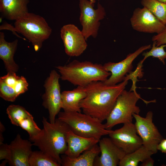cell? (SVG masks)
<instances>
[{"label":"cell","instance_id":"obj_22","mask_svg":"<svg viewBox=\"0 0 166 166\" xmlns=\"http://www.w3.org/2000/svg\"><path fill=\"white\" fill-rule=\"evenodd\" d=\"M30 166H60L56 160L48 154L40 150L32 152L30 156Z\"/></svg>","mask_w":166,"mask_h":166},{"label":"cell","instance_id":"obj_4","mask_svg":"<svg viewBox=\"0 0 166 166\" xmlns=\"http://www.w3.org/2000/svg\"><path fill=\"white\" fill-rule=\"evenodd\" d=\"M58 118L66 123L75 134L86 138H93L99 140L108 135L112 130L105 128L101 121L86 114L78 112H60Z\"/></svg>","mask_w":166,"mask_h":166},{"label":"cell","instance_id":"obj_36","mask_svg":"<svg viewBox=\"0 0 166 166\" xmlns=\"http://www.w3.org/2000/svg\"><path fill=\"white\" fill-rule=\"evenodd\" d=\"M93 3H94L96 2L95 0H90L89 1Z\"/></svg>","mask_w":166,"mask_h":166},{"label":"cell","instance_id":"obj_23","mask_svg":"<svg viewBox=\"0 0 166 166\" xmlns=\"http://www.w3.org/2000/svg\"><path fill=\"white\" fill-rule=\"evenodd\" d=\"M141 4L166 25V2L156 0H141Z\"/></svg>","mask_w":166,"mask_h":166},{"label":"cell","instance_id":"obj_25","mask_svg":"<svg viewBox=\"0 0 166 166\" xmlns=\"http://www.w3.org/2000/svg\"><path fill=\"white\" fill-rule=\"evenodd\" d=\"M19 126L26 131L29 135V140L31 142L40 134L42 129L37 125L31 114L22 120Z\"/></svg>","mask_w":166,"mask_h":166},{"label":"cell","instance_id":"obj_20","mask_svg":"<svg viewBox=\"0 0 166 166\" xmlns=\"http://www.w3.org/2000/svg\"><path fill=\"white\" fill-rule=\"evenodd\" d=\"M100 153L99 146L97 144L75 158H70L64 154L61 156V165L93 166L95 159Z\"/></svg>","mask_w":166,"mask_h":166},{"label":"cell","instance_id":"obj_9","mask_svg":"<svg viewBox=\"0 0 166 166\" xmlns=\"http://www.w3.org/2000/svg\"><path fill=\"white\" fill-rule=\"evenodd\" d=\"M133 117L137 133L143 145L154 154L156 153L157 145L163 138L153 122L152 112L148 111L145 117L135 113L133 114Z\"/></svg>","mask_w":166,"mask_h":166},{"label":"cell","instance_id":"obj_15","mask_svg":"<svg viewBox=\"0 0 166 166\" xmlns=\"http://www.w3.org/2000/svg\"><path fill=\"white\" fill-rule=\"evenodd\" d=\"M29 140L23 139L18 134L9 145L11 155L8 163L11 166H30L29 159L33 145Z\"/></svg>","mask_w":166,"mask_h":166},{"label":"cell","instance_id":"obj_2","mask_svg":"<svg viewBox=\"0 0 166 166\" xmlns=\"http://www.w3.org/2000/svg\"><path fill=\"white\" fill-rule=\"evenodd\" d=\"M42 123L43 128L41 133L31 142L33 145L51 156L61 165L60 155L64 154L67 149V134L69 128L58 118L52 124L43 117Z\"/></svg>","mask_w":166,"mask_h":166},{"label":"cell","instance_id":"obj_18","mask_svg":"<svg viewBox=\"0 0 166 166\" xmlns=\"http://www.w3.org/2000/svg\"><path fill=\"white\" fill-rule=\"evenodd\" d=\"M18 42L17 39L11 42H7L4 33L0 32V58L3 61L7 73H16L19 69L14 58Z\"/></svg>","mask_w":166,"mask_h":166},{"label":"cell","instance_id":"obj_16","mask_svg":"<svg viewBox=\"0 0 166 166\" xmlns=\"http://www.w3.org/2000/svg\"><path fill=\"white\" fill-rule=\"evenodd\" d=\"M99 141L95 138L78 135L70 129L67 134V148L64 154L70 158L76 157L97 144Z\"/></svg>","mask_w":166,"mask_h":166},{"label":"cell","instance_id":"obj_3","mask_svg":"<svg viewBox=\"0 0 166 166\" xmlns=\"http://www.w3.org/2000/svg\"><path fill=\"white\" fill-rule=\"evenodd\" d=\"M56 67L62 80L77 86L85 87L93 82L104 81L111 75L103 65L87 61L74 60L66 65Z\"/></svg>","mask_w":166,"mask_h":166},{"label":"cell","instance_id":"obj_30","mask_svg":"<svg viewBox=\"0 0 166 166\" xmlns=\"http://www.w3.org/2000/svg\"><path fill=\"white\" fill-rule=\"evenodd\" d=\"M10 155L9 145L3 143L0 144V160H6L8 162L10 157Z\"/></svg>","mask_w":166,"mask_h":166},{"label":"cell","instance_id":"obj_24","mask_svg":"<svg viewBox=\"0 0 166 166\" xmlns=\"http://www.w3.org/2000/svg\"><path fill=\"white\" fill-rule=\"evenodd\" d=\"M6 111L11 123L17 126L22 120L31 114L24 107L19 105H9Z\"/></svg>","mask_w":166,"mask_h":166},{"label":"cell","instance_id":"obj_29","mask_svg":"<svg viewBox=\"0 0 166 166\" xmlns=\"http://www.w3.org/2000/svg\"><path fill=\"white\" fill-rule=\"evenodd\" d=\"M19 77L16 75V73L8 72L6 75L1 77L0 79L3 80L8 85L14 88Z\"/></svg>","mask_w":166,"mask_h":166},{"label":"cell","instance_id":"obj_34","mask_svg":"<svg viewBox=\"0 0 166 166\" xmlns=\"http://www.w3.org/2000/svg\"><path fill=\"white\" fill-rule=\"evenodd\" d=\"M154 162V160L151 158L149 157L142 162L140 166H153Z\"/></svg>","mask_w":166,"mask_h":166},{"label":"cell","instance_id":"obj_13","mask_svg":"<svg viewBox=\"0 0 166 166\" xmlns=\"http://www.w3.org/2000/svg\"><path fill=\"white\" fill-rule=\"evenodd\" d=\"M130 21L133 29L146 33L159 34L166 26L145 7L136 8L133 12Z\"/></svg>","mask_w":166,"mask_h":166},{"label":"cell","instance_id":"obj_35","mask_svg":"<svg viewBox=\"0 0 166 166\" xmlns=\"http://www.w3.org/2000/svg\"><path fill=\"white\" fill-rule=\"evenodd\" d=\"M161 2H166V0H156Z\"/></svg>","mask_w":166,"mask_h":166},{"label":"cell","instance_id":"obj_33","mask_svg":"<svg viewBox=\"0 0 166 166\" xmlns=\"http://www.w3.org/2000/svg\"><path fill=\"white\" fill-rule=\"evenodd\" d=\"M157 150L166 153V139H163L157 145Z\"/></svg>","mask_w":166,"mask_h":166},{"label":"cell","instance_id":"obj_6","mask_svg":"<svg viewBox=\"0 0 166 166\" xmlns=\"http://www.w3.org/2000/svg\"><path fill=\"white\" fill-rule=\"evenodd\" d=\"M140 98V95L136 91L135 87L133 86L132 90L124 89L118 97L106 120L105 124V128L111 130L117 124L132 122L133 114H139L140 111L139 107L136 105Z\"/></svg>","mask_w":166,"mask_h":166},{"label":"cell","instance_id":"obj_11","mask_svg":"<svg viewBox=\"0 0 166 166\" xmlns=\"http://www.w3.org/2000/svg\"><path fill=\"white\" fill-rule=\"evenodd\" d=\"M108 135L113 142L126 154L133 152L143 145L135 125L132 122L124 124L121 128L111 130Z\"/></svg>","mask_w":166,"mask_h":166},{"label":"cell","instance_id":"obj_21","mask_svg":"<svg viewBox=\"0 0 166 166\" xmlns=\"http://www.w3.org/2000/svg\"><path fill=\"white\" fill-rule=\"evenodd\" d=\"M154 153L143 145L130 153L126 154L119 163V166H137Z\"/></svg>","mask_w":166,"mask_h":166},{"label":"cell","instance_id":"obj_26","mask_svg":"<svg viewBox=\"0 0 166 166\" xmlns=\"http://www.w3.org/2000/svg\"><path fill=\"white\" fill-rule=\"evenodd\" d=\"M165 47H166V44L157 46L156 45V42L153 41L152 47L150 50L143 53L142 55L144 56V57L140 63L142 64L148 57H152L158 58L164 65H165L164 60L166 59V51L164 50V48Z\"/></svg>","mask_w":166,"mask_h":166},{"label":"cell","instance_id":"obj_32","mask_svg":"<svg viewBox=\"0 0 166 166\" xmlns=\"http://www.w3.org/2000/svg\"><path fill=\"white\" fill-rule=\"evenodd\" d=\"M8 30L11 31L15 35L17 36L18 37L22 38L23 39L22 37L19 36L16 32H17V30L15 27L13 26L10 24H9L7 22H6L0 26V30Z\"/></svg>","mask_w":166,"mask_h":166},{"label":"cell","instance_id":"obj_12","mask_svg":"<svg viewBox=\"0 0 166 166\" xmlns=\"http://www.w3.org/2000/svg\"><path fill=\"white\" fill-rule=\"evenodd\" d=\"M60 35L65 53L70 57H78L85 51L88 46L81 31L73 24L63 26L61 29Z\"/></svg>","mask_w":166,"mask_h":166},{"label":"cell","instance_id":"obj_10","mask_svg":"<svg viewBox=\"0 0 166 166\" xmlns=\"http://www.w3.org/2000/svg\"><path fill=\"white\" fill-rule=\"evenodd\" d=\"M151 48V45L141 46L133 53H129L123 60L117 63L109 62L105 63V69L111 75L104 83L108 85H114L125 79L127 74L131 73L132 63L136 57L144 51Z\"/></svg>","mask_w":166,"mask_h":166},{"label":"cell","instance_id":"obj_31","mask_svg":"<svg viewBox=\"0 0 166 166\" xmlns=\"http://www.w3.org/2000/svg\"><path fill=\"white\" fill-rule=\"evenodd\" d=\"M152 40L156 42L157 46L166 44V26L161 32L152 37Z\"/></svg>","mask_w":166,"mask_h":166},{"label":"cell","instance_id":"obj_17","mask_svg":"<svg viewBox=\"0 0 166 166\" xmlns=\"http://www.w3.org/2000/svg\"><path fill=\"white\" fill-rule=\"evenodd\" d=\"M86 96L85 87L77 86L71 90L64 91L61 93V107L64 111L81 112V101Z\"/></svg>","mask_w":166,"mask_h":166},{"label":"cell","instance_id":"obj_5","mask_svg":"<svg viewBox=\"0 0 166 166\" xmlns=\"http://www.w3.org/2000/svg\"><path fill=\"white\" fill-rule=\"evenodd\" d=\"M17 32L23 35L32 43L36 51L41 48L43 42L48 39L52 29L42 17L28 12L15 21Z\"/></svg>","mask_w":166,"mask_h":166},{"label":"cell","instance_id":"obj_27","mask_svg":"<svg viewBox=\"0 0 166 166\" xmlns=\"http://www.w3.org/2000/svg\"><path fill=\"white\" fill-rule=\"evenodd\" d=\"M0 96L6 101L13 102L18 97L14 88L0 79Z\"/></svg>","mask_w":166,"mask_h":166},{"label":"cell","instance_id":"obj_28","mask_svg":"<svg viewBox=\"0 0 166 166\" xmlns=\"http://www.w3.org/2000/svg\"><path fill=\"white\" fill-rule=\"evenodd\" d=\"M28 85L29 84L25 78L23 76L20 77L14 87L17 96L27 91Z\"/></svg>","mask_w":166,"mask_h":166},{"label":"cell","instance_id":"obj_14","mask_svg":"<svg viewBox=\"0 0 166 166\" xmlns=\"http://www.w3.org/2000/svg\"><path fill=\"white\" fill-rule=\"evenodd\" d=\"M101 155L96 158L93 166H116L126 154L116 145L109 137H104L99 141Z\"/></svg>","mask_w":166,"mask_h":166},{"label":"cell","instance_id":"obj_8","mask_svg":"<svg viewBox=\"0 0 166 166\" xmlns=\"http://www.w3.org/2000/svg\"><path fill=\"white\" fill-rule=\"evenodd\" d=\"M60 78V74L55 70H52L44 85L45 92L42 96V105L48 110L49 121L52 124L54 123L56 117L61 109Z\"/></svg>","mask_w":166,"mask_h":166},{"label":"cell","instance_id":"obj_7","mask_svg":"<svg viewBox=\"0 0 166 166\" xmlns=\"http://www.w3.org/2000/svg\"><path fill=\"white\" fill-rule=\"evenodd\" d=\"M94 4L88 0H79L80 22L86 40L90 36L96 38L100 25V21L106 16L105 9L99 2L96 9L93 8Z\"/></svg>","mask_w":166,"mask_h":166},{"label":"cell","instance_id":"obj_19","mask_svg":"<svg viewBox=\"0 0 166 166\" xmlns=\"http://www.w3.org/2000/svg\"><path fill=\"white\" fill-rule=\"evenodd\" d=\"M29 0H0V12L6 19L15 21L28 12Z\"/></svg>","mask_w":166,"mask_h":166},{"label":"cell","instance_id":"obj_1","mask_svg":"<svg viewBox=\"0 0 166 166\" xmlns=\"http://www.w3.org/2000/svg\"><path fill=\"white\" fill-rule=\"evenodd\" d=\"M135 73L126 76L121 82L114 85L105 84L103 81L93 82L85 86L86 96L80 102L83 113L103 122L106 120L119 95L125 89L129 79L136 78Z\"/></svg>","mask_w":166,"mask_h":166}]
</instances>
